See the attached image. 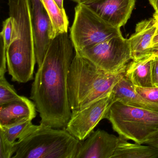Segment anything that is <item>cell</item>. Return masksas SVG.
I'll return each mask as SVG.
<instances>
[{
    "label": "cell",
    "mask_w": 158,
    "mask_h": 158,
    "mask_svg": "<svg viewBox=\"0 0 158 158\" xmlns=\"http://www.w3.org/2000/svg\"><path fill=\"white\" fill-rule=\"evenodd\" d=\"M74 48L68 33L57 36L51 42L32 84L30 99L35 102L40 123L65 128L71 118L68 77Z\"/></svg>",
    "instance_id": "cell-1"
},
{
    "label": "cell",
    "mask_w": 158,
    "mask_h": 158,
    "mask_svg": "<svg viewBox=\"0 0 158 158\" xmlns=\"http://www.w3.org/2000/svg\"><path fill=\"white\" fill-rule=\"evenodd\" d=\"M16 39L7 52V67L14 82L26 83L34 79L36 62L32 22V0H8Z\"/></svg>",
    "instance_id": "cell-2"
},
{
    "label": "cell",
    "mask_w": 158,
    "mask_h": 158,
    "mask_svg": "<svg viewBox=\"0 0 158 158\" xmlns=\"http://www.w3.org/2000/svg\"><path fill=\"white\" fill-rule=\"evenodd\" d=\"M126 69L117 73L104 72L77 52L68 77L69 102L72 111L81 110L109 95Z\"/></svg>",
    "instance_id": "cell-3"
},
{
    "label": "cell",
    "mask_w": 158,
    "mask_h": 158,
    "mask_svg": "<svg viewBox=\"0 0 158 158\" xmlns=\"http://www.w3.org/2000/svg\"><path fill=\"white\" fill-rule=\"evenodd\" d=\"M81 142L65 128L33 124L15 142L12 158H76Z\"/></svg>",
    "instance_id": "cell-4"
},
{
    "label": "cell",
    "mask_w": 158,
    "mask_h": 158,
    "mask_svg": "<svg viewBox=\"0 0 158 158\" xmlns=\"http://www.w3.org/2000/svg\"><path fill=\"white\" fill-rule=\"evenodd\" d=\"M113 129L127 139L144 144L148 137L158 128V112L126 105L112 103L105 115Z\"/></svg>",
    "instance_id": "cell-5"
},
{
    "label": "cell",
    "mask_w": 158,
    "mask_h": 158,
    "mask_svg": "<svg viewBox=\"0 0 158 158\" xmlns=\"http://www.w3.org/2000/svg\"><path fill=\"white\" fill-rule=\"evenodd\" d=\"M77 4L70 34L75 52L122 35L120 28L104 21L86 5Z\"/></svg>",
    "instance_id": "cell-6"
},
{
    "label": "cell",
    "mask_w": 158,
    "mask_h": 158,
    "mask_svg": "<svg viewBox=\"0 0 158 158\" xmlns=\"http://www.w3.org/2000/svg\"><path fill=\"white\" fill-rule=\"evenodd\" d=\"M77 52L105 72L117 73L126 69L132 60L128 39L114 37Z\"/></svg>",
    "instance_id": "cell-7"
},
{
    "label": "cell",
    "mask_w": 158,
    "mask_h": 158,
    "mask_svg": "<svg viewBox=\"0 0 158 158\" xmlns=\"http://www.w3.org/2000/svg\"><path fill=\"white\" fill-rule=\"evenodd\" d=\"M111 93L81 110L72 111L66 130L80 141L85 140L105 119L111 104Z\"/></svg>",
    "instance_id": "cell-8"
},
{
    "label": "cell",
    "mask_w": 158,
    "mask_h": 158,
    "mask_svg": "<svg viewBox=\"0 0 158 158\" xmlns=\"http://www.w3.org/2000/svg\"><path fill=\"white\" fill-rule=\"evenodd\" d=\"M85 4L104 21L121 28L130 18L135 0H82Z\"/></svg>",
    "instance_id": "cell-9"
},
{
    "label": "cell",
    "mask_w": 158,
    "mask_h": 158,
    "mask_svg": "<svg viewBox=\"0 0 158 158\" xmlns=\"http://www.w3.org/2000/svg\"><path fill=\"white\" fill-rule=\"evenodd\" d=\"M32 22L36 62L42 63L52 40L49 16L40 0H32Z\"/></svg>",
    "instance_id": "cell-10"
},
{
    "label": "cell",
    "mask_w": 158,
    "mask_h": 158,
    "mask_svg": "<svg viewBox=\"0 0 158 158\" xmlns=\"http://www.w3.org/2000/svg\"><path fill=\"white\" fill-rule=\"evenodd\" d=\"M119 140V136L98 129L81 141L76 158H112Z\"/></svg>",
    "instance_id": "cell-11"
},
{
    "label": "cell",
    "mask_w": 158,
    "mask_h": 158,
    "mask_svg": "<svg viewBox=\"0 0 158 158\" xmlns=\"http://www.w3.org/2000/svg\"><path fill=\"white\" fill-rule=\"evenodd\" d=\"M157 26V20L153 17L137 24L135 33L128 39L132 60L152 54L151 43Z\"/></svg>",
    "instance_id": "cell-12"
},
{
    "label": "cell",
    "mask_w": 158,
    "mask_h": 158,
    "mask_svg": "<svg viewBox=\"0 0 158 158\" xmlns=\"http://www.w3.org/2000/svg\"><path fill=\"white\" fill-rule=\"evenodd\" d=\"M111 96V104L118 101L129 106L158 112V107L143 98L125 75L115 84Z\"/></svg>",
    "instance_id": "cell-13"
},
{
    "label": "cell",
    "mask_w": 158,
    "mask_h": 158,
    "mask_svg": "<svg viewBox=\"0 0 158 158\" xmlns=\"http://www.w3.org/2000/svg\"><path fill=\"white\" fill-rule=\"evenodd\" d=\"M0 126H8L26 119L33 120L36 115L35 104L26 97L23 99L0 105Z\"/></svg>",
    "instance_id": "cell-14"
},
{
    "label": "cell",
    "mask_w": 158,
    "mask_h": 158,
    "mask_svg": "<svg viewBox=\"0 0 158 158\" xmlns=\"http://www.w3.org/2000/svg\"><path fill=\"white\" fill-rule=\"evenodd\" d=\"M154 56L152 54L139 60H132L127 64L125 76L135 86H154L152 71Z\"/></svg>",
    "instance_id": "cell-15"
},
{
    "label": "cell",
    "mask_w": 158,
    "mask_h": 158,
    "mask_svg": "<svg viewBox=\"0 0 158 158\" xmlns=\"http://www.w3.org/2000/svg\"><path fill=\"white\" fill-rule=\"evenodd\" d=\"M32 119H26L8 126H0V158H11L14 155L16 141L33 125Z\"/></svg>",
    "instance_id": "cell-16"
},
{
    "label": "cell",
    "mask_w": 158,
    "mask_h": 158,
    "mask_svg": "<svg viewBox=\"0 0 158 158\" xmlns=\"http://www.w3.org/2000/svg\"><path fill=\"white\" fill-rule=\"evenodd\" d=\"M119 136V140L112 158H158V148L150 145L129 143Z\"/></svg>",
    "instance_id": "cell-17"
},
{
    "label": "cell",
    "mask_w": 158,
    "mask_h": 158,
    "mask_svg": "<svg viewBox=\"0 0 158 158\" xmlns=\"http://www.w3.org/2000/svg\"><path fill=\"white\" fill-rule=\"evenodd\" d=\"M40 1L51 21L52 40L60 34L68 33L69 23L65 10H61L54 0Z\"/></svg>",
    "instance_id": "cell-18"
},
{
    "label": "cell",
    "mask_w": 158,
    "mask_h": 158,
    "mask_svg": "<svg viewBox=\"0 0 158 158\" xmlns=\"http://www.w3.org/2000/svg\"><path fill=\"white\" fill-rule=\"evenodd\" d=\"M24 98L17 94L13 85L5 78V75L0 74V105L20 100Z\"/></svg>",
    "instance_id": "cell-19"
},
{
    "label": "cell",
    "mask_w": 158,
    "mask_h": 158,
    "mask_svg": "<svg viewBox=\"0 0 158 158\" xmlns=\"http://www.w3.org/2000/svg\"><path fill=\"white\" fill-rule=\"evenodd\" d=\"M135 90L145 99L158 107V87H140L135 86Z\"/></svg>",
    "instance_id": "cell-20"
},
{
    "label": "cell",
    "mask_w": 158,
    "mask_h": 158,
    "mask_svg": "<svg viewBox=\"0 0 158 158\" xmlns=\"http://www.w3.org/2000/svg\"><path fill=\"white\" fill-rule=\"evenodd\" d=\"M152 83L154 86L158 87V56H154L152 71Z\"/></svg>",
    "instance_id": "cell-21"
},
{
    "label": "cell",
    "mask_w": 158,
    "mask_h": 158,
    "mask_svg": "<svg viewBox=\"0 0 158 158\" xmlns=\"http://www.w3.org/2000/svg\"><path fill=\"white\" fill-rule=\"evenodd\" d=\"M144 144L158 148V128L148 137Z\"/></svg>",
    "instance_id": "cell-22"
},
{
    "label": "cell",
    "mask_w": 158,
    "mask_h": 158,
    "mask_svg": "<svg viewBox=\"0 0 158 158\" xmlns=\"http://www.w3.org/2000/svg\"><path fill=\"white\" fill-rule=\"evenodd\" d=\"M157 21V29H156V32L155 35L152 39V41L151 46L152 48L154 46L158 45V20Z\"/></svg>",
    "instance_id": "cell-23"
},
{
    "label": "cell",
    "mask_w": 158,
    "mask_h": 158,
    "mask_svg": "<svg viewBox=\"0 0 158 158\" xmlns=\"http://www.w3.org/2000/svg\"><path fill=\"white\" fill-rule=\"evenodd\" d=\"M149 2L155 12H158V0H149Z\"/></svg>",
    "instance_id": "cell-24"
},
{
    "label": "cell",
    "mask_w": 158,
    "mask_h": 158,
    "mask_svg": "<svg viewBox=\"0 0 158 158\" xmlns=\"http://www.w3.org/2000/svg\"><path fill=\"white\" fill-rule=\"evenodd\" d=\"M54 1L56 2L61 10H64V0H54Z\"/></svg>",
    "instance_id": "cell-25"
},
{
    "label": "cell",
    "mask_w": 158,
    "mask_h": 158,
    "mask_svg": "<svg viewBox=\"0 0 158 158\" xmlns=\"http://www.w3.org/2000/svg\"><path fill=\"white\" fill-rule=\"evenodd\" d=\"M152 54H154L155 56H158V45L152 47Z\"/></svg>",
    "instance_id": "cell-26"
},
{
    "label": "cell",
    "mask_w": 158,
    "mask_h": 158,
    "mask_svg": "<svg viewBox=\"0 0 158 158\" xmlns=\"http://www.w3.org/2000/svg\"><path fill=\"white\" fill-rule=\"evenodd\" d=\"M153 17H154L156 20H158V12L154 13Z\"/></svg>",
    "instance_id": "cell-27"
},
{
    "label": "cell",
    "mask_w": 158,
    "mask_h": 158,
    "mask_svg": "<svg viewBox=\"0 0 158 158\" xmlns=\"http://www.w3.org/2000/svg\"><path fill=\"white\" fill-rule=\"evenodd\" d=\"M71 1H73L77 2V3H79L82 0H71Z\"/></svg>",
    "instance_id": "cell-28"
}]
</instances>
